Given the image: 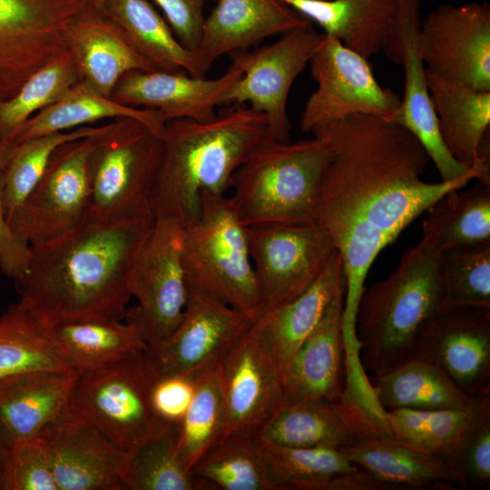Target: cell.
Returning <instances> with one entry per match:
<instances>
[{
  "label": "cell",
  "instance_id": "e0dca14e",
  "mask_svg": "<svg viewBox=\"0 0 490 490\" xmlns=\"http://www.w3.org/2000/svg\"><path fill=\"white\" fill-rule=\"evenodd\" d=\"M420 5V0H399L395 23L381 51L389 61L402 65L405 74L404 96L393 122L417 138L441 181H450L469 172L474 165L454 159L441 138L418 45Z\"/></svg>",
  "mask_w": 490,
  "mask_h": 490
},
{
  "label": "cell",
  "instance_id": "7402d4cb",
  "mask_svg": "<svg viewBox=\"0 0 490 490\" xmlns=\"http://www.w3.org/2000/svg\"><path fill=\"white\" fill-rule=\"evenodd\" d=\"M249 60V51L237 52L231 65L214 79L159 70L132 71L119 80L111 97L125 105L158 110L167 121H211Z\"/></svg>",
  "mask_w": 490,
  "mask_h": 490
},
{
  "label": "cell",
  "instance_id": "4fadbf2b",
  "mask_svg": "<svg viewBox=\"0 0 490 490\" xmlns=\"http://www.w3.org/2000/svg\"><path fill=\"white\" fill-rule=\"evenodd\" d=\"M246 232L263 310L300 295L337 251L331 238L314 220L252 225Z\"/></svg>",
  "mask_w": 490,
  "mask_h": 490
},
{
  "label": "cell",
  "instance_id": "8fae6325",
  "mask_svg": "<svg viewBox=\"0 0 490 490\" xmlns=\"http://www.w3.org/2000/svg\"><path fill=\"white\" fill-rule=\"evenodd\" d=\"M117 120L101 134L60 146L39 182L10 216L14 230L31 247L63 235L87 217L91 207L90 156Z\"/></svg>",
  "mask_w": 490,
  "mask_h": 490
},
{
  "label": "cell",
  "instance_id": "f6af8a7d",
  "mask_svg": "<svg viewBox=\"0 0 490 490\" xmlns=\"http://www.w3.org/2000/svg\"><path fill=\"white\" fill-rule=\"evenodd\" d=\"M454 485L482 488L490 482V394L477 397L475 411L459 443L439 457Z\"/></svg>",
  "mask_w": 490,
  "mask_h": 490
},
{
  "label": "cell",
  "instance_id": "52a82bcc",
  "mask_svg": "<svg viewBox=\"0 0 490 490\" xmlns=\"http://www.w3.org/2000/svg\"><path fill=\"white\" fill-rule=\"evenodd\" d=\"M162 153V139L136 121L118 119L90 156V213L113 221L154 217L152 195Z\"/></svg>",
  "mask_w": 490,
  "mask_h": 490
},
{
  "label": "cell",
  "instance_id": "f1b7e54d",
  "mask_svg": "<svg viewBox=\"0 0 490 490\" xmlns=\"http://www.w3.org/2000/svg\"><path fill=\"white\" fill-rule=\"evenodd\" d=\"M281 1L367 59L382 51L399 5V0Z\"/></svg>",
  "mask_w": 490,
  "mask_h": 490
},
{
  "label": "cell",
  "instance_id": "1f68e13d",
  "mask_svg": "<svg viewBox=\"0 0 490 490\" xmlns=\"http://www.w3.org/2000/svg\"><path fill=\"white\" fill-rule=\"evenodd\" d=\"M103 13L117 23L159 71L205 77L211 65L185 48L150 0H105Z\"/></svg>",
  "mask_w": 490,
  "mask_h": 490
},
{
  "label": "cell",
  "instance_id": "7bdbcfd3",
  "mask_svg": "<svg viewBox=\"0 0 490 490\" xmlns=\"http://www.w3.org/2000/svg\"><path fill=\"white\" fill-rule=\"evenodd\" d=\"M476 402L477 397L465 408L387 410L386 418L392 436L397 441L440 457L461 440L473 418Z\"/></svg>",
  "mask_w": 490,
  "mask_h": 490
},
{
  "label": "cell",
  "instance_id": "9a60e30c",
  "mask_svg": "<svg viewBox=\"0 0 490 490\" xmlns=\"http://www.w3.org/2000/svg\"><path fill=\"white\" fill-rule=\"evenodd\" d=\"M418 45L426 68L490 92V5L441 4L421 21Z\"/></svg>",
  "mask_w": 490,
  "mask_h": 490
},
{
  "label": "cell",
  "instance_id": "7dc6e473",
  "mask_svg": "<svg viewBox=\"0 0 490 490\" xmlns=\"http://www.w3.org/2000/svg\"><path fill=\"white\" fill-rule=\"evenodd\" d=\"M198 377L167 375L152 378L150 399L152 410L166 425H179L195 394Z\"/></svg>",
  "mask_w": 490,
  "mask_h": 490
},
{
  "label": "cell",
  "instance_id": "836d02e7",
  "mask_svg": "<svg viewBox=\"0 0 490 490\" xmlns=\"http://www.w3.org/2000/svg\"><path fill=\"white\" fill-rule=\"evenodd\" d=\"M260 441L283 477L287 490L391 489L352 463L339 449L288 447Z\"/></svg>",
  "mask_w": 490,
  "mask_h": 490
},
{
  "label": "cell",
  "instance_id": "603a6c76",
  "mask_svg": "<svg viewBox=\"0 0 490 490\" xmlns=\"http://www.w3.org/2000/svg\"><path fill=\"white\" fill-rule=\"evenodd\" d=\"M345 296L340 295L332 302L316 328L281 369L282 404L335 402L346 395Z\"/></svg>",
  "mask_w": 490,
  "mask_h": 490
},
{
  "label": "cell",
  "instance_id": "8992f818",
  "mask_svg": "<svg viewBox=\"0 0 490 490\" xmlns=\"http://www.w3.org/2000/svg\"><path fill=\"white\" fill-rule=\"evenodd\" d=\"M181 263L188 290L215 298L253 321L263 311L246 227L226 195L201 193L197 217L183 227Z\"/></svg>",
  "mask_w": 490,
  "mask_h": 490
},
{
  "label": "cell",
  "instance_id": "ba28073f",
  "mask_svg": "<svg viewBox=\"0 0 490 490\" xmlns=\"http://www.w3.org/2000/svg\"><path fill=\"white\" fill-rule=\"evenodd\" d=\"M152 383L139 352L79 374L69 404L128 454L167 426L152 410Z\"/></svg>",
  "mask_w": 490,
  "mask_h": 490
},
{
  "label": "cell",
  "instance_id": "816d5d0a",
  "mask_svg": "<svg viewBox=\"0 0 490 490\" xmlns=\"http://www.w3.org/2000/svg\"><path fill=\"white\" fill-rule=\"evenodd\" d=\"M9 441L6 438L5 435L4 434L3 430L0 427V490H2V474H3V466H4V461L5 457L6 451L9 446Z\"/></svg>",
  "mask_w": 490,
  "mask_h": 490
},
{
  "label": "cell",
  "instance_id": "8d00e7d4",
  "mask_svg": "<svg viewBox=\"0 0 490 490\" xmlns=\"http://www.w3.org/2000/svg\"><path fill=\"white\" fill-rule=\"evenodd\" d=\"M191 474L222 490H287L257 436L224 439Z\"/></svg>",
  "mask_w": 490,
  "mask_h": 490
},
{
  "label": "cell",
  "instance_id": "4316f807",
  "mask_svg": "<svg viewBox=\"0 0 490 490\" xmlns=\"http://www.w3.org/2000/svg\"><path fill=\"white\" fill-rule=\"evenodd\" d=\"M443 142L457 162L472 167L490 153V92L443 78L426 68Z\"/></svg>",
  "mask_w": 490,
  "mask_h": 490
},
{
  "label": "cell",
  "instance_id": "ffe728a7",
  "mask_svg": "<svg viewBox=\"0 0 490 490\" xmlns=\"http://www.w3.org/2000/svg\"><path fill=\"white\" fill-rule=\"evenodd\" d=\"M377 433L392 435L386 415L348 390L335 402L282 404L257 436L288 447L340 449Z\"/></svg>",
  "mask_w": 490,
  "mask_h": 490
},
{
  "label": "cell",
  "instance_id": "6da1fadb",
  "mask_svg": "<svg viewBox=\"0 0 490 490\" xmlns=\"http://www.w3.org/2000/svg\"><path fill=\"white\" fill-rule=\"evenodd\" d=\"M311 132L328 152L313 220L340 255L347 283L343 328L353 332L366 277L381 250L446 193L474 179L490 184V162L480 161L454 181L428 182L422 175L430 158L399 123L355 113Z\"/></svg>",
  "mask_w": 490,
  "mask_h": 490
},
{
  "label": "cell",
  "instance_id": "d4e9b609",
  "mask_svg": "<svg viewBox=\"0 0 490 490\" xmlns=\"http://www.w3.org/2000/svg\"><path fill=\"white\" fill-rule=\"evenodd\" d=\"M347 283L338 251L314 282L292 300L264 309L251 328L269 348L279 370L287 365L323 318L332 302L346 295Z\"/></svg>",
  "mask_w": 490,
  "mask_h": 490
},
{
  "label": "cell",
  "instance_id": "7a4b0ae2",
  "mask_svg": "<svg viewBox=\"0 0 490 490\" xmlns=\"http://www.w3.org/2000/svg\"><path fill=\"white\" fill-rule=\"evenodd\" d=\"M154 217L113 221L89 212L76 227L39 246L14 279L19 303L46 326L88 318L122 320L130 281Z\"/></svg>",
  "mask_w": 490,
  "mask_h": 490
},
{
  "label": "cell",
  "instance_id": "bcb514c9",
  "mask_svg": "<svg viewBox=\"0 0 490 490\" xmlns=\"http://www.w3.org/2000/svg\"><path fill=\"white\" fill-rule=\"evenodd\" d=\"M2 490H58L43 438L13 442L5 454Z\"/></svg>",
  "mask_w": 490,
  "mask_h": 490
},
{
  "label": "cell",
  "instance_id": "2e32d148",
  "mask_svg": "<svg viewBox=\"0 0 490 490\" xmlns=\"http://www.w3.org/2000/svg\"><path fill=\"white\" fill-rule=\"evenodd\" d=\"M322 37L323 34L309 24L250 52L249 64L227 93L222 106L248 105L265 115L275 141L291 142V123L287 111L289 94Z\"/></svg>",
  "mask_w": 490,
  "mask_h": 490
},
{
  "label": "cell",
  "instance_id": "44dd1931",
  "mask_svg": "<svg viewBox=\"0 0 490 490\" xmlns=\"http://www.w3.org/2000/svg\"><path fill=\"white\" fill-rule=\"evenodd\" d=\"M39 435L58 490H125L122 472L127 453L70 404Z\"/></svg>",
  "mask_w": 490,
  "mask_h": 490
},
{
  "label": "cell",
  "instance_id": "d590c367",
  "mask_svg": "<svg viewBox=\"0 0 490 490\" xmlns=\"http://www.w3.org/2000/svg\"><path fill=\"white\" fill-rule=\"evenodd\" d=\"M459 190L439 198L423 220L422 237L441 250L490 244V184Z\"/></svg>",
  "mask_w": 490,
  "mask_h": 490
},
{
  "label": "cell",
  "instance_id": "30bf717a",
  "mask_svg": "<svg viewBox=\"0 0 490 490\" xmlns=\"http://www.w3.org/2000/svg\"><path fill=\"white\" fill-rule=\"evenodd\" d=\"M88 5V0H0V100L70 51V28Z\"/></svg>",
  "mask_w": 490,
  "mask_h": 490
},
{
  "label": "cell",
  "instance_id": "9c48e42d",
  "mask_svg": "<svg viewBox=\"0 0 490 490\" xmlns=\"http://www.w3.org/2000/svg\"><path fill=\"white\" fill-rule=\"evenodd\" d=\"M182 233L183 225L177 220L155 216L132 272L130 291L137 302L127 309L124 319L147 346L162 341L175 329L187 304Z\"/></svg>",
  "mask_w": 490,
  "mask_h": 490
},
{
  "label": "cell",
  "instance_id": "5b68a950",
  "mask_svg": "<svg viewBox=\"0 0 490 490\" xmlns=\"http://www.w3.org/2000/svg\"><path fill=\"white\" fill-rule=\"evenodd\" d=\"M328 158L325 143L315 136L295 142H267L232 177L227 197L235 216L245 227L313 220Z\"/></svg>",
  "mask_w": 490,
  "mask_h": 490
},
{
  "label": "cell",
  "instance_id": "f546056e",
  "mask_svg": "<svg viewBox=\"0 0 490 490\" xmlns=\"http://www.w3.org/2000/svg\"><path fill=\"white\" fill-rule=\"evenodd\" d=\"M103 119L136 121L162 140L168 122L158 110L120 103L81 79L58 101L27 120L15 134L13 144L89 125Z\"/></svg>",
  "mask_w": 490,
  "mask_h": 490
},
{
  "label": "cell",
  "instance_id": "5bb4252c",
  "mask_svg": "<svg viewBox=\"0 0 490 490\" xmlns=\"http://www.w3.org/2000/svg\"><path fill=\"white\" fill-rule=\"evenodd\" d=\"M252 322L246 314L220 300L189 289L175 329L142 351L147 371L152 378L174 374L198 377L217 367Z\"/></svg>",
  "mask_w": 490,
  "mask_h": 490
},
{
  "label": "cell",
  "instance_id": "d6986e66",
  "mask_svg": "<svg viewBox=\"0 0 490 490\" xmlns=\"http://www.w3.org/2000/svg\"><path fill=\"white\" fill-rule=\"evenodd\" d=\"M410 357L436 365L473 397L490 394V311L438 310L419 331Z\"/></svg>",
  "mask_w": 490,
  "mask_h": 490
},
{
  "label": "cell",
  "instance_id": "c3c4849f",
  "mask_svg": "<svg viewBox=\"0 0 490 490\" xmlns=\"http://www.w3.org/2000/svg\"><path fill=\"white\" fill-rule=\"evenodd\" d=\"M162 12L176 38L187 49L197 52L205 22L207 0H150Z\"/></svg>",
  "mask_w": 490,
  "mask_h": 490
},
{
  "label": "cell",
  "instance_id": "ab89813d",
  "mask_svg": "<svg viewBox=\"0 0 490 490\" xmlns=\"http://www.w3.org/2000/svg\"><path fill=\"white\" fill-rule=\"evenodd\" d=\"M227 428V409L215 368L198 377L192 401L178 425L177 453L189 473L225 439Z\"/></svg>",
  "mask_w": 490,
  "mask_h": 490
},
{
  "label": "cell",
  "instance_id": "7c38bea8",
  "mask_svg": "<svg viewBox=\"0 0 490 490\" xmlns=\"http://www.w3.org/2000/svg\"><path fill=\"white\" fill-rule=\"evenodd\" d=\"M309 64L317 88L302 110L301 131L355 113L394 121L401 99L378 83L367 58L323 34Z\"/></svg>",
  "mask_w": 490,
  "mask_h": 490
},
{
  "label": "cell",
  "instance_id": "681fc988",
  "mask_svg": "<svg viewBox=\"0 0 490 490\" xmlns=\"http://www.w3.org/2000/svg\"><path fill=\"white\" fill-rule=\"evenodd\" d=\"M4 179L0 173V270L13 279L22 276L29 264L32 248L12 228L3 202Z\"/></svg>",
  "mask_w": 490,
  "mask_h": 490
},
{
  "label": "cell",
  "instance_id": "4dcf8cb0",
  "mask_svg": "<svg viewBox=\"0 0 490 490\" xmlns=\"http://www.w3.org/2000/svg\"><path fill=\"white\" fill-rule=\"evenodd\" d=\"M378 482L404 488L454 489L444 462L417 451L392 435L377 433L339 449Z\"/></svg>",
  "mask_w": 490,
  "mask_h": 490
},
{
  "label": "cell",
  "instance_id": "f907efd6",
  "mask_svg": "<svg viewBox=\"0 0 490 490\" xmlns=\"http://www.w3.org/2000/svg\"><path fill=\"white\" fill-rule=\"evenodd\" d=\"M15 144H10L0 139V173L4 172Z\"/></svg>",
  "mask_w": 490,
  "mask_h": 490
},
{
  "label": "cell",
  "instance_id": "d6a6232c",
  "mask_svg": "<svg viewBox=\"0 0 490 490\" xmlns=\"http://www.w3.org/2000/svg\"><path fill=\"white\" fill-rule=\"evenodd\" d=\"M371 387L384 411L465 408L475 400L439 367L416 357L375 375Z\"/></svg>",
  "mask_w": 490,
  "mask_h": 490
},
{
  "label": "cell",
  "instance_id": "3957f363",
  "mask_svg": "<svg viewBox=\"0 0 490 490\" xmlns=\"http://www.w3.org/2000/svg\"><path fill=\"white\" fill-rule=\"evenodd\" d=\"M274 140L265 115L248 105H225L211 121L166 122L152 195L153 215L193 220L202 191L225 195L236 171Z\"/></svg>",
  "mask_w": 490,
  "mask_h": 490
},
{
  "label": "cell",
  "instance_id": "ee69618b",
  "mask_svg": "<svg viewBox=\"0 0 490 490\" xmlns=\"http://www.w3.org/2000/svg\"><path fill=\"white\" fill-rule=\"evenodd\" d=\"M442 309L490 311V244L441 251Z\"/></svg>",
  "mask_w": 490,
  "mask_h": 490
},
{
  "label": "cell",
  "instance_id": "60d3db41",
  "mask_svg": "<svg viewBox=\"0 0 490 490\" xmlns=\"http://www.w3.org/2000/svg\"><path fill=\"white\" fill-rule=\"evenodd\" d=\"M113 123L114 122L102 126L84 125L15 144L3 172V202L7 219L39 182L60 146L72 141L101 134L111 129Z\"/></svg>",
  "mask_w": 490,
  "mask_h": 490
},
{
  "label": "cell",
  "instance_id": "b9f144b4",
  "mask_svg": "<svg viewBox=\"0 0 490 490\" xmlns=\"http://www.w3.org/2000/svg\"><path fill=\"white\" fill-rule=\"evenodd\" d=\"M80 80L71 51L34 72L14 95L0 100V139L13 144L27 120L58 101Z\"/></svg>",
  "mask_w": 490,
  "mask_h": 490
},
{
  "label": "cell",
  "instance_id": "484cf974",
  "mask_svg": "<svg viewBox=\"0 0 490 490\" xmlns=\"http://www.w3.org/2000/svg\"><path fill=\"white\" fill-rule=\"evenodd\" d=\"M69 47L81 79L109 97L125 74L156 70L117 23L90 5L71 26Z\"/></svg>",
  "mask_w": 490,
  "mask_h": 490
},
{
  "label": "cell",
  "instance_id": "ac0fdd59",
  "mask_svg": "<svg viewBox=\"0 0 490 490\" xmlns=\"http://www.w3.org/2000/svg\"><path fill=\"white\" fill-rule=\"evenodd\" d=\"M216 370L228 415L225 439L257 436L282 405L283 392L279 368L251 326Z\"/></svg>",
  "mask_w": 490,
  "mask_h": 490
},
{
  "label": "cell",
  "instance_id": "e575fe53",
  "mask_svg": "<svg viewBox=\"0 0 490 490\" xmlns=\"http://www.w3.org/2000/svg\"><path fill=\"white\" fill-rule=\"evenodd\" d=\"M49 331L68 368L76 374L142 352L147 344L122 320L88 318L62 321Z\"/></svg>",
  "mask_w": 490,
  "mask_h": 490
},
{
  "label": "cell",
  "instance_id": "f35d334b",
  "mask_svg": "<svg viewBox=\"0 0 490 490\" xmlns=\"http://www.w3.org/2000/svg\"><path fill=\"white\" fill-rule=\"evenodd\" d=\"M178 425H167L127 454L125 490H203L210 484L189 473L177 453Z\"/></svg>",
  "mask_w": 490,
  "mask_h": 490
},
{
  "label": "cell",
  "instance_id": "f5cc1de1",
  "mask_svg": "<svg viewBox=\"0 0 490 490\" xmlns=\"http://www.w3.org/2000/svg\"><path fill=\"white\" fill-rule=\"evenodd\" d=\"M88 3L93 9L103 13L105 0H88Z\"/></svg>",
  "mask_w": 490,
  "mask_h": 490
},
{
  "label": "cell",
  "instance_id": "277c9868",
  "mask_svg": "<svg viewBox=\"0 0 490 490\" xmlns=\"http://www.w3.org/2000/svg\"><path fill=\"white\" fill-rule=\"evenodd\" d=\"M441 251L422 237L388 277L361 293L355 333L361 363L374 375L407 359L421 328L441 309Z\"/></svg>",
  "mask_w": 490,
  "mask_h": 490
},
{
  "label": "cell",
  "instance_id": "74e56055",
  "mask_svg": "<svg viewBox=\"0 0 490 490\" xmlns=\"http://www.w3.org/2000/svg\"><path fill=\"white\" fill-rule=\"evenodd\" d=\"M35 370L73 372L49 327L16 302L0 314V378Z\"/></svg>",
  "mask_w": 490,
  "mask_h": 490
},
{
  "label": "cell",
  "instance_id": "cb8c5ba5",
  "mask_svg": "<svg viewBox=\"0 0 490 490\" xmlns=\"http://www.w3.org/2000/svg\"><path fill=\"white\" fill-rule=\"evenodd\" d=\"M309 24L281 0H218L205 18L198 54L210 65L265 38Z\"/></svg>",
  "mask_w": 490,
  "mask_h": 490
},
{
  "label": "cell",
  "instance_id": "83f0119b",
  "mask_svg": "<svg viewBox=\"0 0 490 490\" xmlns=\"http://www.w3.org/2000/svg\"><path fill=\"white\" fill-rule=\"evenodd\" d=\"M78 374L35 370L0 378V427L9 444L37 436L69 405Z\"/></svg>",
  "mask_w": 490,
  "mask_h": 490
}]
</instances>
